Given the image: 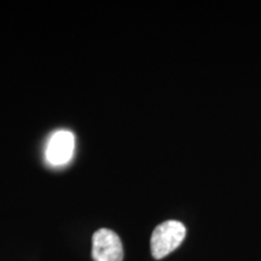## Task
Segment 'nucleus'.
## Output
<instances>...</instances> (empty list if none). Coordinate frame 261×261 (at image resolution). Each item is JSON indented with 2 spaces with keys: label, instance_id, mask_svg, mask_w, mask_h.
Masks as SVG:
<instances>
[{
  "label": "nucleus",
  "instance_id": "obj_1",
  "mask_svg": "<svg viewBox=\"0 0 261 261\" xmlns=\"http://www.w3.org/2000/svg\"><path fill=\"white\" fill-rule=\"evenodd\" d=\"M187 234V228L180 221L168 220L160 224L150 238L151 254L155 259H162L180 246Z\"/></svg>",
  "mask_w": 261,
  "mask_h": 261
},
{
  "label": "nucleus",
  "instance_id": "obj_2",
  "mask_svg": "<svg viewBox=\"0 0 261 261\" xmlns=\"http://www.w3.org/2000/svg\"><path fill=\"white\" fill-rule=\"evenodd\" d=\"M94 261H122L123 247L120 237L109 228H99L92 236Z\"/></svg>",
  "mask_w": 261,
  "mask_h": 261
},
{
  "label": "nucleus",
  "instance_id": "obj_3",
  "mask_svg": "<svg viewBox=\"0 0 261 261\" xmlns=\"http://www.w3.org/2000/svg\"><path fill=\"white\" fill-rule=\"evenodd\" d=\"M75 149V137L70 130L60 129L48 139L46 145V159L54 166L68 163L73 158Z\"/></svg>",
  "mask_w": 261,
  "mask_h": 261
}]
</instances>
